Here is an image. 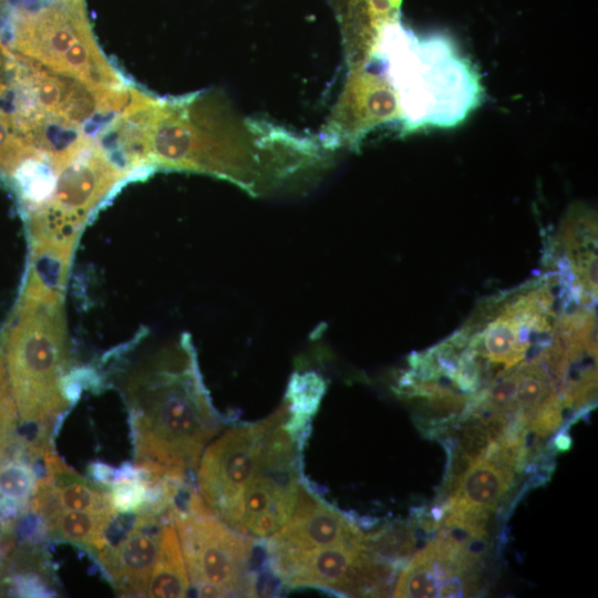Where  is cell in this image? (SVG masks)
<instances>
[{
  "instance_id": "24",
  "label": "cell",
  "mask_w": 598,
  "mask_h": 598,
  "mask_svg": "<svg viewBox=\"0 0 598 598\" xmlns=\"http://www.w3.org/2000/svg\"><path fill=\"white\" fill-rule=\"evenodd\" d=\"M115 468L102 462H93L89 465V473L99 484L110 487L113 483Z\"/></svg>"
},
{
  "instance_id": "13",
  "label": "cell",
  "mask_w": 598,
  "mask_h": 598,
  "mask_svg": "<svg viewBox=\"0 0 598 598\" xmlns=\"http://www.w3.org/2000/svg\"><path fill=\"white\" fill-rule=\"evenodd\" d=\"M339 21L346 63L368 64L382 29L400 19L401 0H329Z\"/></svg>"
},
{
  "instance_id": "1",
  "label": "cell",
  "mask_w": 598,
  "mask_h": 598,
  "mask_svg": "<svg viewBox=\"0 0 598 598\" xmlns=\"http://www.w3.org/2000/svg\"><path fill=\"white\" fill-rule=\"evenodd\" d=\"M306 137L240 117L219 93L159 100L144 132L150 167L194 171L251 193L298 171Z\"/></svg>"
},
{
  "instance_id": "20",
  "label": "cell",
  "mask_w": 598,
  "mask_h": 598,
  "mask_svg": "<svg viewBox=\"0 0 598 598\" xmlns=\"http://www.w3.org/2000/svg\"><path fill=\"white\" fill-rule=\"evenodd\" d=\"M35 470L19 458L0 464V498L10 499L23 509L30 504L37 485Z\"/></svg>"
},
{
  "instance_id": "8",
  "label": "cell",
  "mask_w": 598,
  "mask_h": 598,
  "mask_svg": "<svg viewBox=\"0 0 598 598\" xmlns=\"http://www.w3.org/2000/svg\"><path fill=\"white\" fill-rule=\"evenodd\" d=\"M267 567L288 589L318 588L341 596H385L395 568L370 551L365 540L270 557Z\"/></svg>"
},
{
  "instance_id": "4",
  "label": "cell",
  "mask_w": 598,
  "mask_h": 598,
  "mask_svg": "<svg viewBox=\"0 0 598 598\" xmlns=\"http://www.w3.org/2000/svg\"><path fill=\"white\" fill-rule=\"evenodd\" d=\"M2 338L9 382L21 422L52 437L71 408L62 390L70 350L64 300L22 296Z\"/></svg>"
},
{
  "instance_id": "10",
  "label": "cell",
  "mask_w": 598,
  "mask_h": 598,
  "mask_svg": "<svg viewBox=\"0 0 598 598\" xmlns=\"http://www.w3.org/2000/svg\"><path fill=\"white\" fill-rule=\"evenodd\" d=\"M389 123H402L393 87L379 68L353 66L320 140L328 150L357 148L370 131Z\"/></svg>"
},
{
  "instance_id": "11",
  "label": "cell",
  "mask_w": 598,
  "mask_h": 598,
  "mask_svg": "<svg viewBox=\"0 0 598 598\" xmlns=\"http://www.w3.org/2000/svg\"><path fill=\"white\" fill-rule=\"evenodd\" d=\"M365 536L348 517L301 486L290 518L265 544L266 558L362 544Z\"/></svg>"
},
{
  "instance_id": "7",
  "label": "cell",
  "mask_w": 598,
  "mask_h": 598,
  "mask_svg": "<svg viewBox=\"0 0 598 598\" xmlns=\"http://www.w3.org/2000/svg\"><path fill=\"white\" fill-rule=\"evenodd\" d=\"M288 416L283 402L271 415L231 426L203 451L197 468L198 494L210 512L238 530L243 497L258 465L268 432Z\"/></svg>"
},
{
  "instance_id": "23",
  "label": "cell",
  "mask_w": 598,
  "mask_h": 598,
  "mask_svg": "<svg viewBox=\"0 0 598 598\" xmlns=\"http://www.w3.org/2000/svg\"><path fill=\"white\" fill-rule=\"evenodd\" d=\"M17 594L22 597H54L55 591L35 574L17 576L14 579Z\"/></svg>"
},
{
  "instance_id": "14",
  "label": "cell",
  "mask_w": 598,
  "mask_h": 598,
  "mask_svg": "<svg viewBox=\"0 0 598 598\" xmlns=\"http://www.w3.org/2000/svg\"><path fill=\"white\" fill-rule=\"evenodd\" d=\"M76 241L51 236L31 237V255L22 296L64 300V291Z\"/></svg>"
},
{
  "instance_id": "25",
  "label": "cell",
  "mask_w": 598,
  "mask_h": 598,
  "mask_svg": "<svg viewBox=\"0 0 598 598\" xmlns=\"http://www.w3.org/2000/svg\"><path fill=\"white\" fill-rule=\"evenodd\" d=\"M570 445H571V440L569 439L567 434L563 433L556 437V446L558 450L566 451L570 447Z\"/></svg>"
},
{
  "instance_id": "5",
  "label": "cell",
  "mask_w": 598,
  "mask_h": 598,
  "mask_svg": "<svg viewBox=\"0 0 598 598\" xmlns=\"http://www.w3.org/2000/svg\"><path fill=\"white\" fill-rule=\"evenodd\" d=\"M190 584L199 597H257L258 576L251 567L255 538L215 516L194 489L174 512Z\"/></svg>"
},
{
  "instance_id": "22",
  "label": "cell",
  "mask_w": 598,
  "mask_h": 598,
  "mask_svg": "<svg viewBox=\"0 0 598 598\" xmlns=\"http://www.w3.org/2000/svg\"><path fill=\"white\" fill-rule=\"evenodd\" d=\"M18 410L6 368L3 343L0 339V448L12 434L17 423Z\"/></svg>"
},
{
  "instance_id": "12",
  "label": "cell",
  "mask_w": 598,
  "mask_h": 598,
  "mask_svg": "<svg viewBox=\"0 0 598 598\" xmlns=\"http://www.w3.org/2000/svg\"><path fill=\"white\" fill-rule=\"evenodd\" d=\"M168 520H152L135 514L126 535L116 544L109 542L95 557L118 596L145 597L158 554L161 529Z\"/></svg>"
},
{
  "instance_id": "17",
  "label": "cell",
  "mask_w": 598,
  "mask_h": 598,
  "mask_svg": "<svg viewBox=\"0 0 598 598\" xmlns=\"http://www.w3.org/2000/svg\"><path fill=\"white\" fill-rule=\"evenodd\" d=\"M514 477L491 461L480 457L465 470L450 496L472 507L492 512L505 497Z\"/></svg>"
},
{
  "instance_id": "6",
  "label": "cell",
  "mask_w": 598,
  "mask_h": 598,
  "mask_svg": "<svg viewBox=\"0 0 598 598\" xmlns=\"http://www.w3.org/2000/svg\"><path fill=\"white\" fill-rule=\"evenodd\" d=\"M10 30L17 51L51 70L99 89L126 85L100 52L83 0H50L37 12H17Z\"/></svg>"
},
{
  "instance_id": "9",
  "label": "cell",
  "mask_w": 598,
  "mask_h": 598,
  "mask_svg": "<svg viewBox=\"0 0 598 598\" xmlns=\"http://www.w3.org/2000/svg\"><path fill=\"white\" fill-rule=\"evenodd\" d=\"M283 422L266 435L257 468L244 493L237 532L252 538H268L277 532L290 518L298 499L299 447Z\"/></svg>"
},
{
  "instance_id": "15",
  "label": "cell",
  "mask_w": 598,
  "mask_h": 598,
  "mask_svg": "<svg viewBox=\"0 0 598 598\" xmlns=\"http://www.w3.org/2000/svg\"><path fill=\"white\" fill-rule=\"evenodd\" d=\"M49 536L86 550L93 558L109 545L107 529L118 514L49 507L38 514Z\"/></svg>"
},
{
  "instance_id": "18",
  "label": "cell",
  "mask_w": 598,
  "mask_h": 598,
  "mask_svg": "<svg viewBox=\"0 0 598 598\" xmlns=\"http://www.w3.org/2000/svg\"><path fill=\"white\" fill-rule=\"evenodd\" d=\"M326 391V383L316 372L293 373L286 393L288 416L283 429L301 448L308 429Z\"/></svg>"
},
{
  "instance_id": "3",
  "label": "cell",
  "mask_w": 598,
  "mask_h": 598,
  "mask_svg": "<svg viewBox=\"0 0 598 598\" xmlns=\"http://www.w3.org/2000/svg\"><path fill=\"white\" fill-rule=\"evenodd\" d=\"M371 62L396 94L403 133L454 127L482 102L478 72L446 34L420 38L395 20L382 29Z\"/></svg>"
},
{
  "instance_id": "19",
  "label": "cell",
  "mask_w": 598,
  "mask_h": 598,
  "mask_svg": "<svg viewBox=\"0 0 598 598\" xmlns=\"http://www.w3.org/2000/svg\"><path fill=\"white\" fill-rule=\"evenodd\" d=\"M440 588L441 584L430 557L424 549H421L401 571L393 597H439Z\"/></svg>"
},
{
  "instance_id": "21",
  "label": "cell",
  "mask_w": 598,
  "mask_h": 598,
  "mask_svg": "<svg viewBox=\"0 0 598 598\" xmlns=\"http://www.w3.org/2000/svg\"><path fill=\"white\" fill-rule=\"evenodd\" d=\"M152 477L140 481H121L110 487L111 501L121 515L136 514L148 503Z\"/></svg>"
},
{
  "instance_id": "16",
  "label": "cell",
  "mask_w": 598,
  "mask_h": 598,
  "mask_svg": "<svg viewBox=\"0 0 598 598\" xmlns=\"http://www.w3.org/2000/svg\"><path fill=\"white\" fill-rule=\"evenodd\" d=\"M190 580L183 557L174 520L166 522L161 529L157 558L155 560L145 597H186Z\"/></svg>"
},
{
  "instance_id": "2",
  "label": "cell",
  "mask_w": 598,
  "mask_h": 598,
  "mask_svg": "<svg viewBox=\"0 0 598 598\" xmlns=\"http://www.w3.org/2000/svg\"><path fill=\"white\" fill-rule=\"evenodd\" d=\"M122 394L135 465L152 475L186 477L221 425L189 337L137 363L124 379Z\"/></svg>"
}]
</instances>
